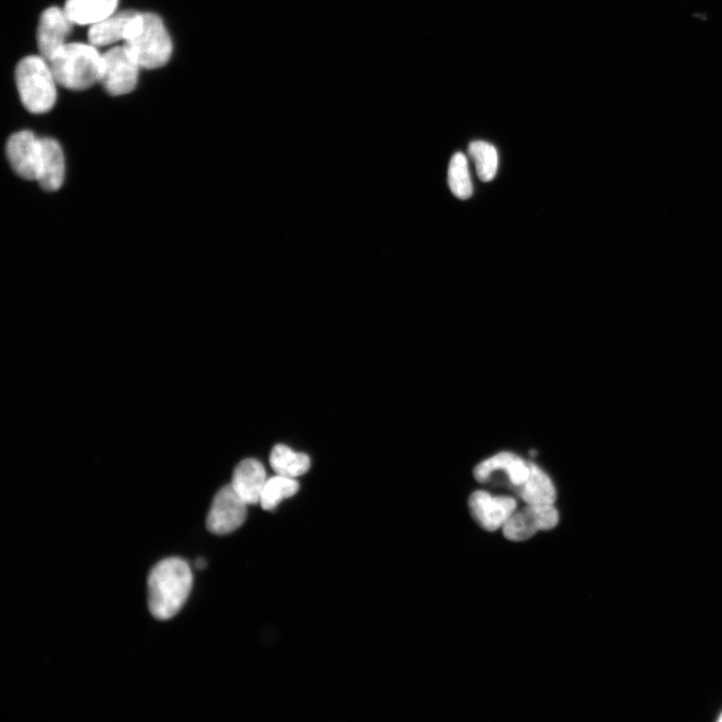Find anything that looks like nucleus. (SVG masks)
I'll return each instance as SVG.
<instances>
[{"instance_id":"f257e3e1","label":"nucleus","mask_w":722,"mask_h":722,"mask_svg":"<svg viewBox=\"0 0 722 722\" xmlns=\"http://www.w3.org/2000/svg\"><path fill=\"white\" fill-rule=\"evenodd\" d=\"M193 586V573L183 559L172 557L159 562L148 577V606L151 614L165 621L185 605Z\"/></svg>"},{"instance_id":"f03ea898","label":"nucleus","mask_w":722,"mask_h":722,"mask_svg":"<svg viewBox=\"0 0 722 722\" xmlns=\"http://www.w3.org/2000/svg\"><path fill=\"white\" fill-rule=\"evenodd\" d=\"M94 45H64L48 62L57 82L73 91H83L101 82L103 55Z\"/></svg>"},{"instance_id":"7ed1b4c3","label":"nucleus","mask_w":722,"mask_h":722,"mask_svg":"<svg viewBox=\"0 0 722 722\" xmlns=\"http://www.w3.org/2000/svg\"><path fill=\"white\" fill-rule=\"evenodd\" d=\"M125 46L141 68L156 70L171 59L173 44L162 19L153 14H140Z\"/></svg>"},{"instance_id":"20e7f679","label":"nucleus","mask_w":722,"mask_h":722,"mask_svg":"<svg viewBox=\"0 0 722 722\" xmlns=\"http://www.w3.org/2000/svg\"><path fill=\"white\" fill-rule=\"evenodd\" d=\"M43 57L23 59L16 71L19 94L25 108L33 114L50 112L57 102V80Z\"/></svg>"},{"instance_id":"39448f33","label":"nucleus","mask_w":722,"mask_h":722,"mask_svg":"<svg viewBox=\"0 0 722 722\" xmlns=\"http://www.w3.org/2000/svg\"><path fill=\"white\" fill-rule=\"evenodd\" d=\"M140 65L124 45L103 55L101 83L112 96H124L133 92L139 79Z\"/></svg>"},{"instance_id":"423d86ee","label":"nucleus","mask_w":722,"mask_h":722,"mask_svg":"<svg viewBox=\"0 0 722 722\" xmlns=\"http://www.w3.org/2000/svg\"><path fill=\"white\" fill-rule=\"evenodd\" d=\"M559 523L554 505H527L515 513L503 526L504 536L514 542L531 539L538 531H549Z\"/></svg>"},{"instance_id":"0eeeda50","label":"nucleus","mask_w":722,"mask_h":722,"mask_svg":"<svg viewBox=\"0 0 722 722\" xmlns=\"http://www.w3.org/2000/svg\"><path fill=\"white\" fill-rule=\"evenodd\" d=\"M247 506L231 485L222 488L209 511L206 521L208 530L219 536L235 532L246 521Z\"/></svg>"},{"instance_id":"6e6552de","label":"nucleus","mask_w":722,"mask_h":722,"mask_svg":"<svg viewBox=\"0 0 722 722\" xmlns=\"http://www.w3.org/2000/svg\"><path fill=\"white\" fill-rule=\"evenodd\" d=\"M7 156L19 177L37 181L43 156V139L31 131L18 132L8 141Z\"/></svg>"},{"instance_id":"1a4fd4ad","label":"nucleus","mask_w":722,"mask_h":722,"mask_svg":"<svg viewBox=\"0 0 722 722\" xmlns=\"http://www.w3.org/2000/svg\"><path fill=\"white\" fill-rule=\"evenodd\" d=\"M537 467L513 453L505 452L479 464L474 470V476L479 483H487L494 474L502 473L518 494L530 481Z\"/></svg>"},{"instance_id":"9d476101","label":"nucleus","mask_w":722,"mask_h":722,"mask_svg":"<svg viewBox=\"0 0 722 722\" xmlns=\"http://www.w3.org/2000/svg\"><path fill=\"white\" fill-rule=\"evenodd\" d=\"M469 508L475 521L486 531L495 532L503 528L518 508L512 497L493 496L477 491L469 499Z\"/></svg>"},{"instance_id":"9b49d317","label":"nucleus","mask_w":722,"mask_h":722,"mask_svg":"<svg viewBox=\"0 0 722 722\" xmlns=\"http://www.w3.org/2000/svg\"><path fill=\"white\" fill-rule=\"evenodd\" d=\"M72 27L65 10L50 8L43 13L38 29V47L43 58L49 61L67 44Z\"/></svg>"},{"instance_id":"f8f14e48","label":"nucleus","mask_w":722,"mask_h":722,"mask_svg":"<svg viewBox=\"0 0 722 722\" xmlns=\"http://www.w3.org/2000/svg\"><path fill=\"white\" fill-rule=\"evenodd\" d=\"M267 480L263 465L257 460L247 459L236 467L231 486L249 506L260 503Z\"/></svg>"},{"instance_id":"ddd939ff","label":"nucleus","mask_w":722,"mask_h":722,"mask_svg":"<svg viewBox=\"0 0 722 722\" xmlns=\"http://www.w3.org/2000/svg\"><path fill=\"white\" fill-rule=\"evenodd\" d=\"M65 154L60 143L51 138H43V156L38 177L40 186L47 192L61 189L65 181Z\"/></svg>"},{"instance_id":"4468645a","label":"nucleus","mask_w":722,"mask_h":722,"mask_svg":"<svg viewBox=\"0 0 722 722\" xmlns=\"http://www.w3.org/2000/svg\"><path fill=\"white\" fill-rule=\"evenodd\" d=\"M139 13L124 11L115 13L108 19L92 26L88 37L95 47H104L126 41L131 33Z\"/></svg>"},{"instance_id":"2eb2a0df","label":"nucleus","mask_w":722,"mask_h":722,"mask_svg":"<svg viewBox=\"0 0 722 722\" xmlns=\"http://www.w3.org/2000/svg\"><path fill=\"white\" fill-rule=\"evenodd\" d=\"M119 0H67L65 12L73 24L94 26L116 13Z\"/></svg>"},{"instance_id":"dca6fc26","label":"nucleus","mask_w":722,"mask_h":722,"mask_svg":"<svg viewBox=\"0 0 722 722\" xmlns=\"http://www.w3.org/2000/svg\"><path fill=\"white\" fill-rule=\"evenodd\" d=\"M270 466L277 475L296 479L308 472L310 459L284 445H277L270 455Z\"/></svg>"},{"instance_id":"f3484780","label":"nucleus","mask_w":722,"mask_h":722,"mask_svg":"<svg viewBox=\"0 0 722 722\" xmlns=\"http://www.w3.org/2000/svg\"><path fill=\"white\" fill-rule=\"evenodd\" d=\"M517 495L527 505H554L557 497L552 480L539 467Z\"/></svg>"},{"instance_id":"a211bd4d","label":"nucleus","mask_w":722,"mask_h":722,"mask_svg":"<svg viewBox=\"0 0 722 722\" xmlns=\"http://www.w3.org/2000/svg\"><path fill=\"white\" fill-rule=\"evenodd\" d=\"M298 490L296 479L276 475L267 480L259 504L263 510L272 511L280 502L294 496Z\"/></svg>"},{"instance_id":"6ab92c4d","label":"nucleus","mask_w":722,"mask_h":722,"mask_svg":"<svg viewBox=\"0 0 722 722\" xmlns=\"http://www.w3.org/2000/svg\"><path fill=\"white\" fill-rule=\"evenodd\" d=\"M469 155L474 161L478 176L483 182H491L497 175L499 158L496 148L484 141L472 142Z\"/></svg>"},{"instance_id":"aec40b11","label":"nucleus","mask_w":722,"mask_h":722,"mask_svg":"<svg viewBox=\"0 0 722 722\" xmlns=\"http://www.w3.org/2000/svg\"><path fill=\"white\" fill-rule=\"evenodd\" d=\"M449 186L453 194L467 200L473 195V184L469 171L468 160L462 153H456L449 166Z\"/></svg>"},{"instance_id":"412c9836","label":"nucleus","mask_w":722,"mask_h":722,"mask_svg":"<svg viewBox=\"0 0 722 722\" xmlns=\"http://www.w3.org/2000/svg\"><path fill=\"white\" fill-rule=\"evenodd\" d=\"M206 564H207V563H206V561H205L204 559H198V560L196 561V567H197L198 569H204V568L206 567Z\"/></svg>"},{"instance_id":"4be33fe9","label":"nucleus","mask_w":722,"mask_h":722,"mask_svg":"<svg viewBox=\"0 0 722 722\" xmlns=\"http://www.w3.org/2000/svg\"><path fill=\"white\" fill-rule=\"evenodd\" d=\"M718 721L722 722V712L720 713V715L718 717Z\"/></svg>"}]
</instances>
